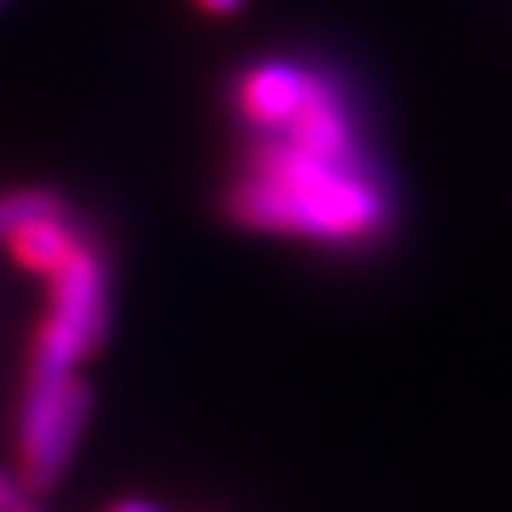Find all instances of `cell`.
Masks as SVG:
<instances>
[{
  "label": "cell",
  "mask_w": 512,
  "mask_h": 512,
  "mask_svg": "<svg viewBox=\"0 0 512 512\" xmlns=\"http://www.w3.org/2000/svg\"><path fill=\"white\" fill-rule=\"evenodd\" d=\"M205 12H213V16H232L243 8V0H198Z\"/></svg>",
  "instance_id": "obj_8"
},
{
  "label": "cell",
  "mask_w": 512,
  "mask_h": 512,
  "mask_svg": "<svg viewBox=\"0 0 512 512\" xmlns=\"http://www.w3.org/2000/svg\"><path fill=\"white\" fill-rule=\"evenodd\" d=\"M27 512H38V509H27Z\"/></svg>",
  "instance_id": "obj_10"
},
{
  "label": "cell",
  "mask_w": 512,
  "mask_h": 512,
  "mask_svg": "<svg viewBox=\"0 0 512 512\" xmlns=\"http://www.w3.org/2000/svg\"><path fill=\"white\" fill-rule=\"evenodd\" d=\"M50 315L73 327L92 349H99L110 319V293L103 258L88 247V239L57 274H50Z\"/></svg>",
  "instance_id": "obj_3"
},
{
  "label": "cell",
  "mask_w": 512,
  "mask_h": 512,
  "mask_svg": "<svg viewBox=\"0 0 512 512\" xmlns=\"http://www.w3.org/2000/svg\"><path fill=\"white\" fill-rule=\"evenodd\" d=\"M311 84H315L311 69H300L293 61H262L239 80L236 103L255 129L281 126L308 103Z\"/></svg>",
  "instance_id": "obj_4"
},
{
  "label": "cell",
  "mask_w": 512,
  "mask_h": 512,
  "mask_svg": "<svg viewBox=\"0 0 512 512\" xmlns=\"http://www.w3.org/2000/svg\"><path fill=\"white\" fill-rule=\"evenodd\" d=\"M88 418L92 391L84 380H27L19 410V478L31 494H46L61 482Z\"/></svg>",
  "instance_id": "obj_2"
},
{
  "label": "cell",
  "mask_w": 512,
  "mask_h": 512,
  "mask_svg": "<svg viewBox=\"0 0 512 512\" xmlns=\"http://www.w3.org/2000/svg\"><path fill=\"white\" fill-rule=\"evenodd\" d=\"M107 512H164V509L148 505V501H141V497H129V501H118V505H110Z\"/></svg>",
  "instance_id": "obj_9"
},
{
  "label": "cell",
  "mask_w": 512,
  "mask_h": 512,
  "mask_svg": "<svg viewBox=\"0 0 512 512\" xmlns=\"http://www.w3.org/2000/svg\"><path fill=\"white\" fill-rule=\"evenodd\" d=\"M65 202L57 198L54 190H12L0 194V243L16 239L23 228H31L46 217H61Z\"/></svg>",
  "instance_id": "obj_6"
},
{
  "label": "cell",
  "mask_w": 512,
  "mask_h": 512,
  "mask_svg": "<svg viewBox=\"0 0 512 512\" xmlns=\"http://www.w3.org/2000/svg\"><path fill=\"white\" fill-rule=\"evenodd\" d=\"M31 509V490L23 486V478L0 467V512H27Z\"/></svg>",
  "instance_id": "obj_7"
},
{
  "label": "cell",
  "mask_w": 512,
  "mask_h": 512,
  "mask_svg": "<svg viewBox=\"0 0 512 512\" xmlns=\"http://www.w3.org/2000/svg\"><path fill=\"white\" fill-rule=\"evenodd\" d=\"M80 243H84V236H80L73 224H69V217L61 213V217H46V220H38V224H31V228H23V232L12 239V251H16L19 266L50 277L80 251Z\"/></svg>",
  "instance_id": "obj_5"
},
{
  "label": "cell",
  "mask_w": 512,
  "mask_h": 512,
  "mask_svg": "<svg viewBox=\"0 0 512 512\" xmlns=\"http://www.w3.org/2000/svg\"><path fill=\"white\" fill-rule=\"evenodd\" d=\"M228 213L258 232L315 243H365L391 224V194L361 148L353 110L330 76L315 73L308 103L281 126L258 129Z\"/></svg>",
  "instance_id": "obj_1"
}]
</instances>
